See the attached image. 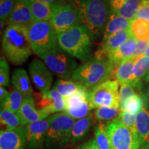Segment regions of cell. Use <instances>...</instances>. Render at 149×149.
Listing matches in <instances>:
<instances>
[{
	"mask_svg": "<svg viewBox=\"0 0 149 149\" xmlns=\"http://www.w3.org/2000/svg\"><path fill=\"white\" fill-rule=\"evenodd\" d=\"M112 149H115V148H112Z\"/></svg>",
	"mask_w": 149,
	"mask_h": 149,
	"instance_id": "681fc988",
	"label": "cell"
},
{
	"mask_svg": "<svg viewBox=\"0 0 149 149\" xmlns=\"http://www.w3.org/2000/svg\"><path fill=\"white\" fill-rule=\"evenodd\" d=\"M66 109L68 115L74 119L79 120L91 114L92 108L88 100V91H81L65 98Z\"/></svg>",
	"mask_w": 149,
	"mask_h": 149,
	"instance_id": "4fadbf2b",
	"label": "cell"
},
{
	"mask_svg": "<svg viewBox=\"0 0 149 149\" xmlns=\"http://www.w3.org/2000/svg\"><path fill=\"white\" fill-rule=\"evenodd\" d=\"M52 6L53 13L50 22L57 34L81 24L79 11L74 6L64 1Z\"/></svg>",
	"mask_w": 149,
	"mask_h": 149,
	"instance_id": "30bf717a",
	"label": "cell"
},
{
	"mask_svg": "<svg viewBox=\"0 0 149 149\" xmlns=\"http://www.w3.org/2000/svg\"><path fill=\"white\" fill-rule=\"evenodd\" d=\"M93 124L94 117L91 114L76 120L70 132L69 144L73 145L84 139L90 132Z\"/></svg>",
	"mask_w": 149,
	"mask_h": 149,
	"instance_id": "44dd1931",
	"label": "cell"
},
{
	"mask_svg": "<svg viewBox=\"0 0 149 149\" xmlns=\"http://www.w3.org/2000/svg\"><path fill=\"white\" fill-rule=\"evenodd\" d=\"M0 120L1 125L6 126V129H14L24 126L19 115L8 109H1Z\"/></svg>",
	"mask_w": 149,
	"mask_h": 149,
	"instance_id": "4dcf8cb0",
	"label": "cell"
},
{
	"mask_svg": "<svg viewBox=\"0 0 149 149\" xmlns=\"http://www.w3.org/2000/svg\"><path fill=\"white\" fill-rule=\"evenodd\" d=\"M141 149H149V144L146 145V146H142L141 148Z\"/></svg>",
	"mask_w": 149,
	"mask_h": 149,
	"instance_id": "7dc6e473",
	"label": "cell"
},
{
	"mask_svg": "<svg viewBox=\"0 0 149 149\" xmlns=\"http://www.w3.org/2000/svg\"><path fill=\"white\" fill-rule=\"evenodd\" d=\"M132 36L137 41L149 40V22L134 19L130 24Z\"/></svg>",
	"mask_w": 149,
	"mask_h": 149,
	"instance_id": "f1b7e54d",
	"label": "cell"
},
{
	"mask_svg": "<svg viewBox=\"0 0 149 149\" xmlns=\"http://www.w3.org/2000/svg\"><path fill=\"white\" fill-rule=\"evenodd\" d=\"M95 140L100 149H112L111 141L107 130V124L99 122L94 129Z\"/></svg>",
	"mask_w": 149,
	"mask_h": 149,
	"instance_id": "d6a6232c",
	"label": "cell"
},
{
	"mask_svg": "<svg viewBox=\"0 0 149 149\" xmlns=\"http://www.w3.org/2000/svg\"><path fill=\"white\" fill-rule=\"evenodd\" d=\"M17 0H0V19L6 22L13 12Z\"/></svg>",
	"mask_w": 149,
	"mask_h": 149,
	"instance_id": "e575fe53",
	"label": "cell"
},
{
	"mask_svg": "<svg viewBox=\"0 0 149 149\" xmlns=\"http://www.w3.org/2000/svg\"><path fill=\"white\" fill-rule=\"evenodd\" d=\"M33 98L36 108L44 114L50 115L66 109L65 98L53 88L46 92L33 93Z\"/></svg>",
	"mask_w": 149,
	"mask_h": 149,
	"instance_id": "8fae6325",
	"label": "cell"
},
{
	"mask_svg": "<svg viewBox=\"0 0 149 149\" xmlns=\"http://www.w3.org/2000/svg\"><path fill=\"white\" fill-rule=\"evenodd\" d=\"M141 1H149V0H141Z\"/></svg>",
	"mask_w": 149,
	"mask_h": 149,
	"instance_id": "c3c4849f",
	"label": "cell"
},
{
	"mask_svg": "<svg viewBox=\"0 0 149 149\" xmlns=\"http://www.w3.org/2000/svg\"><path fill=\"white\" fill-rule=\"evenodd\" d=\"M149 40L146 41H137L135 46V50L134 52L133 56L135 57H137L139 56L144 55L146 51L147 46H148Z\"/></svg>",
	"mask_w": 149,
	"mask_h": 149,
	"instance_id": "ab89813d",
	"label": "cell"
},
{
	"mask_svg": "<svg viewBox=\"0 0 149 149\" xmlns=\"http://www.w3.org/2000/svg\"><path fill=\"white\" fill-rule=\"evenodd\" d=\"M26 29L33 53L38 57L58 46L57 34L50 21L33 22Z\"/></svg>",
	"mask_w": 149,
	"mask_h": 149,
	"instance_id": "8992f818",
	"label": "cell"
},
{
	"mask_svg": "<svg viewBox=\"0 0 149 149\" xmlns=\"http://www.w3.org/2000/svg\"><path fill=\"white\" fill-rule=\"evenodd\" d=\"M2 51L15 65L25 62L33 53L26 26L10 25L3 31L1 40Z\"/></svg>",
	"mask_w": 149,
	"mask_h": 149,
	"instance_id": "6da1fadb",
	"label": "cell"
},
{
	"mask_svg": "<svg viewBox=\"0 0 149 149\" xmlns=\"http://www.w3.org/2000/svg\"><path fill=\"white\" fill-rule=\"evenodd\" d=\"M9 93H8V91H7L4 87H0V102H1V103H2L8 97V96L9 95Z\"/></svg>",
	"mask_w": 149,
	"mask_h": 149,
	"instance_id": "7bdbcfd3",
	"label": "cell"
},
{
	"mask_svg": "<svg viewBox=\"0 0 149 149\" xmlns=\"http://www.w3.org/2000/svg\"><path fill=\"white\" fill-rule=\"evenodd\" d=\"M19 115L21 117L24 126L30 123L44 120L49 117V115L44 114L37 109L33 95L24 97Z\"/></svg>",
	"mask_w": 149,
	"mask_h": 149,
	"instance_id": "d6986e66",
	"label": "cell"
},
{
	"mask_svg": "<svg viewBox=\"0 0 149 149\" xmlns=\"http://www.w3.org/2000/svg\"><path fill=\"white\" fill-rule=\"evenodd\" d=\"M40 1H44V2L45 3H49V4L51 5H54V4H56V3H60L61 1H64V0H40Z\"/></svg>",
	"mask_w": 149,
	"mask_h": 149,
	"instance_id": "ee69618b",
	"label": "cell"
},
{
	"mask_svg": "<svg viewBox=\"0 0 149 149\" xmlns=\"http://www.w3.org/2000/svg\"><path fill=\"white\" fill-rule=\"evenodd\" d=\"M120 83L116 79H109L88 91V100L92 109L97 108H120Z\"/></svg>",
	"mask_w": 149,
	"mask_h": 149,
	"instance_id": "52a82bcc",
	"label": "cell"
},
{
	"mask_svg": "<svg viewBox=\"0 0 149 149\" xmlns=\"http://www.w3.org/2000/svg\"><path fill=\"white\" fill-rule=\"evenodd\" d=\"M94 35L83 24L57 34L58 45L64 51L81 61L91 58Z\"/></svg>",
	"mask_w": 149,
	"mask_h": 149,
	"instance_id": "3957f363",
	"label": "cell"
},
{
	"mask_svg": "<svg viewBox=\"0 0 149 149\" xmlns=\"http://www.w3.org/2000/svg\"><path fill=\"white\" fill-rule=\"evenodd\" d=\"M29 70L31 81L37 89L40 92L51 90L53 80V74L44 61L34 59L30 63Z\"/></svg>",
	"mask_w": 149,
	"mask_h": 149,
	"instance_id": "5bb4252c",
	"label": "cell"
},
{
	"mask_svg": "<svg viewBox=\"0 0 149 149\" xmlns=\"http://www.w3.org/2000/svg\"><path fill=\"white\" fill-rule=\"evenodd\" d=\"M115 67L109 58L92 57L78 66L71 79L82 84L87 89L92 88L110 79Z\"/></svg>",
	"mask_w": 149,
	"mask_h": 149,
	"instance_id": "277c9868",
	"label": "cell"
},
{
	"mask_svg": "<svg viewBox=\"0 0 149 149\" xmlns=\"http://www.w3.org/2000/svg\"><path fill=\"white\" fill-rule=\"evenodd\" d=\"M121 112L120 108L102 107L97 108L94 113V117L100 121H108L111 122L119 116Z\"/></svg>",
	"mask_w": 149,
	"mask_h": 149,
	"instance_id": "836d02e7",
	"label": "cell"
},
{
	"mask_svg": "<svg viewBox=\"0 0 149 149\" xmlns=\"http://www.w3.org/2000/svg\"><path fill=\"white\" fill-rule=\"evenodd\" d=\"M136 130L141 146L149 144V111L146 107L136 115Z\"/></svg>",
	"mask_w": 149,
	"mask_h": 149,
	"instance_id": "484cf974",
	"label": "cell"
},
{
	"mask_svg": "<svg viewBox=\"0 0 149 149\" xmlns=\"http://www.w3.org/2000/svg\"><path fill=\"white\" fill-rule=\"evenodd\" d=\"M71 2L79 11L81 24L94 36L104 32L111 13L109 0H71Z\"/></svg>",
	"mask_w": 149,
	"mask_h": 149,
	"instance_id": "7a4b0ae2",
	"label": "cell"
},
{
	"mask_svg": "<svg viewBox=\"0 0 149 149\" xmlns=\"http://www.w3.org/2000/svg\"><path fill=\"white\" fill-rule=\"evenodd\" d=\"M51 123L50 116L25 126L27 149H43Z\"/></svg>",
	"mask_w": 149,
	"mask_h": 149,
	"instance_id": "7c38bea8",
	"label": "cell"
},
{
	"mask_svg": "<svg viewBox=\"0 0 149 149\" xmlns=\"http://www.w3.org/2000/svg\"><path fill=\"white\" fill-rule=\"evenodd\" d=\"M25 126L14 129L1 130L0 133V149H26Z\"/></svg>",
	"mask_w": 149,
	"mask_h": 149,
	"instance_id": "9a60e30c",
	"label": "cell"
},
{
	"mask_svg": "<svg viewBox=\"0 0 149 149\" xmlns=\"http://www.w3.org/2000/svg\"><path fill=\"white\" fill-rule=\"evenodd\" d=\"M33 22V17L29 0H17L15 8L7 20L8 26H29Z\"/></svg>",
	"mask_w": 149,
	"mask_h": 149,
	"instance_id": "e0dca14e",
	"label": "cell"
},
{
	"mask_svg": "<svg viewBox=\"0 0 149 149\" xmlns=\"http://www.w3.org/2000/svg\"><path fill=\"white\" fill-rule=\"evenodd\" d=\"M132 37L130 30H126L111 35L104 40L101 47L95 52L94 57L97 58H108L110 54L117 49Z\"/></svg>",
	"mask_w": 149,
	"mask_h": 149,
	"instance_id": "2e32d148",
	"label": "cell"
},
{
	"mask_svg": "<svg viewBox=\"0 0 149 149\" xmlns=\"http://www.w3.org/2000/svg\"><path fill=\"white\" fill-rule=\"evenodd\" d=\"M117 118L124 125L129 128L132 131L137 133V130H136V115L130 114L127 111H121Z\"/></svg>",
	"mask_w": 149,
	"mask_h": 149,
	"instance_id": "8d00e7d4",
	"label": "cell"
},
{
	"mask_svg": "<svg viewBox=\"0 0 149 149\" xmlns=\"http://www.w3.org/2000/svg\"><path fill=\"white\" fill-rule=\"evenodd\" d=\"M130 24H131V21L124 17L117 15L111 10L109 20L103 34V40H105L111 35L116 33L126 30H130Z\"/></svg>",
	"mask_w": 149,
	"mask_h": 149,
	"instance_id": "603a6c76",
	"label": "cell"
},
{
	"mask_svg": "<svg viewBox=\"0 0 149 149\" xmlns=\"http://www.w3.org/2000/svg\"><path fill=\"white\" fill-rule=\"evenodd\" d=\"M111 10L132 21L135 19L141 0H109Z\"/></svg>",
	"mask_w": 149,
	"mask_h": 149,
	"instance_id": "ac0fdd59",
	"label": "cell"
},
{
	"mask_svg": "<svg viewBox=\"0 0 149 149\" xmlns=\"http://www.w3.org/2000/svg\"><path fill=\"white\" fill-rule=\"evenodd\" d=\"M135 89L133 86L129 84H120V104H122L128 98L134 95L137 94L135 93Z\"/></svg>",
	"mask_w": 149,
	"mask_h": 149,
	"instance_id": "74e56055",
	"label": "cell"
},
{
	"mask_svg": "<svg viewBox=\"0 0 149 149\" xmlns=\"http://www.w3.org/2000/svg\"><path fill=\"white\" fill-rule=\"evenodd\" d=\"M10 84V67L4 57L0 59V86L5 87Z\"/></svg>",
	"mask_w": 149,
	"mask_h": 149,
	"instance_id": "d590c367",
	"label": "cell"
},
{
	"mask_svg": "<svg viewBox=\"0 0 149 149\" xmlns=\"http://www.w3.org/2000/svg\"><path fill=\"white\" fill-rule=\"evenodd\" d=\"M144 55L145 56H146V57H149V42H148V46H147V48H146V51H145V52H144Z\"/></svg>",
	"mask_w": 149,
	"mask_h": 149,
	"instance_id": "f6af8a7d",
	"label": "cell"
},
{
	"mask_svg": "<svg viewBox=\"0 0 149 149\" xmlns=\"http://www.w3.org/2000/svg\"><path fill=\"white\" fill-rule=\"evenodd\" d=\"M141 96H142L145 103V107H148L149 109V83L146 86L143 88L141 91Z\"/></svg>",
	"mask_w": 149,
	"mask_h": 149,
	"instance_id": "b9f144b4",
	"label": "cell"
},
{
	"mask_svg": "<svg viewBox=\"0 0 149 149\" xmlns=\"http://www.w3.org/2000/svg\"><path fill=\"white\" fill-rule=\"evenodd\" d=\"M11 81L15 90L21 93L24 97L32 96L33 95L31 79L26 70L24 68H19L13 70Z\"/></svg>",
	"mask_w": 149,
	"mask_h": 149,
	"instance_id": "ffe728a7",
	"label": "cell"
},
{
	"mask_svg": "<svg viewBox=\"0 0 149 149\" xmlns=\"http://www.w3.org/2000/svg\"><path fill=\"white\" fill-rule=\"evenodd\" d=\"M24 97L21 93L17 91H13L9 93L6 100L2 103H1V109H8L14 112V113H19L20 109L23 104Z\"/></svg>",
	"mask_w": 149,
	"mask_h": 149,
	"instance_id": "1f68e13d",
	"label": "cell"
},
{
	"mask_svg": "<svg viewBox=\"0 0 149 149\" xmlns=\"http://www.w3.org/2000/svg\"><path fill=\"white\" fill-rule=\"evenodd\" d=\"M149 70V57L144 55L139 56L136 58L133 68V79L131 86L135 90L141 91L143 88L141 80Z\"/></svg>",
	"mask_w": 149,
	"mask_h": 149,
	"instance_id": "d4e9b609",
	"label": "cell"
},
{
	"mask_svg": "<svg viewBox=\"0 0 149 149\" xmlns=\"http://www.w3.org/2000/svg\"><path fill=\"white\" fill-rule=\"evenodd\" d=\"M144 107L145 103L142 96L135 94L121 104L120 109L121 111H127L130 114L137 115Z\"/></svg>",
	"mask_w": 149,
	"mask_h": 149,
	"instance_id": "f546056e",
	"label": "cell"
},
{
	"mask_svg": "<svg viewBox=\"0 0 149 149\" xmlns=\"http://www.w3.org/2000/svg\"><path fill=\"white\" fill-rule=\"evenodd\" d=\"M53 89L57 91L64 98L68 97L79 91H88V89L79 82L63 79H57L55 81L53 85Z\"/></svg>",
	"mask_w": 149,
	"mask_h": 149,
	"instance_id": "83f0119b",
	"label": "cell"
},
{
	"mask_svg": "<svg viewBox=\"0 0 149 149\" xmlns=\"http://www.w3.org/2000/svg\"><path fill=\"white\" fill-rule=\"evenodd\" d=\"M144 81H147V82H149V70H148V72H147L146 76L144 77Z\"/></svg>",
	"mask_w": 149,
	"mask_h": 149,
	"instance_id": "bcb514c9",
	"label": "cell"
},
{
	"mask_svg": "<svg viewBox=\"0 0 149 149\" xmlns=\"http://www.w3.org/2000/svg\"><path fill=\"white\" fill-rule=\"evenodd\" d=\"M39 57L42 59L51 72L63 79L71 77L77 68L74 57L64 51L59 45Z\"/></svg>",
	"mask_w": 149,
	"mask_h": 149,
	"instance_id": "ba28073f",
	"label": "cell"
},
{
	"mask_svg": "<svg viewBox=\"0 0 149 149\" xmlns=\"http://www.w3.org/2000/svg\"><path fill=\"white\" fill-rule=\"evenodd\" d=\"M75 149H100L98 145L97 144L95 139H90V140L84 143L80 146H77Z\"/></svg>",
	"mask_w": 149,
	"mask_h": 149,
	"instance_id": "60d3db41",
	"label": "cell"
},
{
	"mask_svg": "<svg viewBox=\"0 0 149 149\" xmlns=\"http://www.w3.org/2000/svg\"><path fill=\"white\" fill-rule=\"evenodd\" d=\"M51 123L46 135V149H61L69 144L70 132L76 120L66 112L50 116Z\"/></svg>",
	"mask_w": 149,
	"mask_h": 149,
	"instance_id": "5b68a950",
	"label": "cell"
},
{
	"mask_svg": "<svg viewBox=\"0 0 149 149\" xmlns=\"http://www.w3.org/2000/svg\"><path fill=\"white\" fill-rule=\"evenodd\" d=\"M107 130L113 148H141V144L137 134L124 125L117 117L108 123Z\"/></svg>",
	"mask_w": 149,
	"mask_h": 149,
	"instance_id": "9c48e42d",
	"label": "cell"
},
{
	"mask_svg": "<svg viewBox=\"0 0 149 149\" xmlns=\"http://www.w3.org/2000/svg\"><path fill=\"white\" fill-rule=\"evenodd\" d=\"M137 57L133 56L122 61L113 70V74L120 84H129L131 85L133 79V68Z\"/></svg>",
	"mask_w": 149,
	"mask_h": 149,
	"instance_id": "cb8c5ba5",
	"label": "cell"
},
{
	"mask_svg": "<svg viewBox=\"0 0 149 149\" xmlns=\"http://www.w3.org/2000/svg\"><path fill=\"white\" fill-rule=\"evenodd\" d=\"M135 19L149 22V1H141Z\"/></svg>",
	"mask_w": 149,
	"mask_h": 149,
	"instance_id": "f35d334b",
	"label": "cell"
},
{
	"mask_svg": "<svg viewBox=\"0 0 149 149\" xmlns=\"http://www.w3.org/2000/svg\"><path fill=\"white\" fill-rule=\"evenodd\" d=\"M33 22L50 21L53 15V6L40 0H29Z\"/></svg>",
	"mask_w": 149,
	"mask_h": 149,
	"instance_id": "4316f807",
	"label": "cell"
},
{
	"mask_svg": "<svg viewBox=\"0 0 149 149\" xmlns=\"http://www.w3.org/2000/svg\"><path fill=\"white\" fill-rule=\"evenodd\" d=\"M136 43L137 40L132 36L118 49L108 56V58L112 64L114 66L115 68L119 66L122 61L133 57L135 50Z\"/></svg>",
	"mask_w": 149,
	"mask_h": 149,
	"instance_id": "7402d4cb",
	"label": "cell"
}]
</instances>
